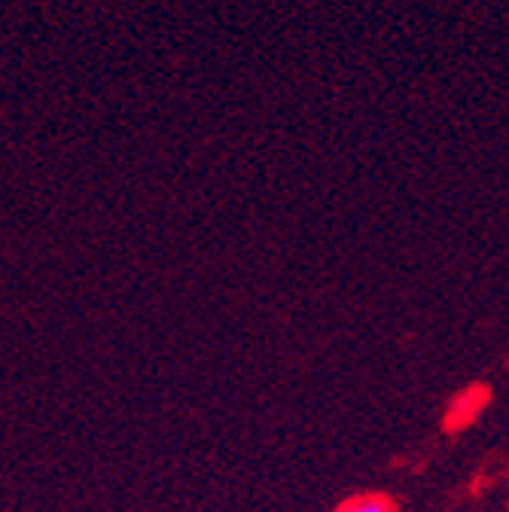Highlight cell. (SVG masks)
Here are the masks:
<instances>
[{
  "label": "cell",
  "mask_w": 509,
  "mask_h": 512,
  "mask_svg": "<svg viewBox=\"0 0 509 512\" xmlns=\"http://www.w3.org/2000/svg\"><path fill=\"white\" fill-rule=\"evenodd\" d=\"M339 512H391V506L378 497H363V500H354L348 506H342Z\"/></svg>",
  "instance_id": "6da1fadb"
}]
</instances>
